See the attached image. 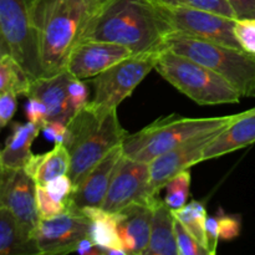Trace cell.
Here are the masks:
<instances>
[{"label":"cell","instance_id":"6da1fadb","mask_svg":"<svg viewBox=\"0 0 255 255\" xmlns=\"http://www.w3.org/2000/svg\"><path fill=\"white\" fill-rule=\"evenodd\" d=\"M172 32L152 0H107L91 17L81 41L114 42L138 55L163 50Z\"/></svg>","mask_w":255,"mask_h":255},{"label":"cell","instance_id":"7a4b0ae2","mask_svg":"<svg viewBox=\"0 0 255 255\" xmlns=\"http://www.w3.org/2000/svg\"><path fill=\"white\" fill-rule=\"evenodd\" d=\"M100 6L97 0H31L44 76L66 70L70 54Z\"/></svg>","mask_w":255,"mask_h":255},{"label":"cell","instance_id":"3957f363","mask_svg":"<svg viewBox=\"0 0 255 255\" xmlns=\"http://www.w3.org/2000/svg\"><path fill=\"white\" fill-rule=\"evenodd\" d=\"M128 132L121 126L117 109L91 102L75 112L67 124L65 146L70 153L69 176L74 188L115 147L124 143Z\"/></svg>","mask_w":255,"mask_h":255},{"label":"cell","instance_id":"277c9868","mask_svg":"<svg viewBox=\"0 0 255 255\" xmlns=\"http://www.w3.org/2000/svg\"><path fill=\"white\" fill-rule=\"evenodd\" d=\"M233 119L234 115L204 119H189L169 115L157 119L136 133H128L122 143L124 153L129 158L149 163L161 154L198 134L224 128Z\"/></svg>","mask_w":255,"mask_h":255},{"label":"cell","instance_id":"5b68a950","mask_svg":"<svg viewBox=\"0 0 255 255\" xmlns=\"http://www.w3.org/2000/svg\"><path fill=\"white\" fill-rule=\"evenodd\" d=\"M164 49L206 65L227 80L242 97H255V55L243 49L172 32Z\"/></svg>","mask_w":255,"mask_h":255},{"label":"cell","instance_id":"8992f818","mask_svg":"<svg viewBox=\"0 0 255 255\" xmlns=\"http://www.w3.org/2000/svg\"><path fill=\"white\" fill-rule=\"evenodd\" d=\"M157 72L179 92L201 106L239 104L242 96L224 77L193 59L164 49Z\"/></svg>","mask_w":255,"mask_h":255},{"label":"cell","instance_id":"52a82bcc","mask_svg":"<svg viewBox=\"0 0 255 255\" xmlns=\"http://www.w3.org/2000/svg\"><path fill=\"white\" fill-rule=\"evenodd\" d=\"M0 55H10L30 79L44 76L31 0H0Z\"/></svg>","mask_w":255,"mask_h":255},{"label":"cell","instance_id":"ba28073f","mask_svg":"<svg viewBox=\"0 0 255 255\" xmlns=\"http://www.w3.org/2000/svg\"><path fill=\"white\" fill-rule=\"evenodd\" d=\"M163 50L132 55L95 76L92 79L95 94L90 102L105 109H117L156 67Z\"/></svg>","mask_w":255,"mask_h":255},{"label":"cell","instance_id":"9c48e42d","mask_svg":"<svg viewBox=\"0 0 255 255\" xmlns=\"http://www.w3.org/2000/svg\"><path fill=\"white\" fill-rule=\"evenodd\" d=\"M156 6L173 32L242 49L234 34V22L237 19L193 7L166 6L159 4H156Z\"/></svg>","mask_w":255,"mask_h":255},{"label":"cell","instance_id":"30bf717a","mask_svg":"<svg viewBox=\"0 0 255 255\" xmlns=\"http://www.w3.org/2000/svg\"><path fill=\"white\" fill-rule=\"evenodd\" d=\"M158 196L151 192L149 163L122 156L101 208L117 213L132 204H152Z\"/></svg>","mask_w":255,"mask_h":255},{"label":"cell","instance_id":"8fae6325","mask_svg":"<svg viewBox=\"0 0 255 255\" xmlns=\"http://www.w3.org/2000/svg\"><path fill=\"white\" fill-rule=\"evenodd\" d=\"M0 206L11 212L27 238H34L40 223L36 183L24 168H0Z\"/></svg>","mask_w":255,"mask_h":255},{"label":"cell","instance_id":"7c38bea8","mask_svg":"<svg viewBox=\"0 0 255 255\" xmlns=\"http://www.w3.org/2000/svg\"><path fill=\"white\" fill-rule=\"evenodd\" d=\"M89 228L86 216L67 211L54 218L40 219L34 238L40 254L76 253L80 242L89 237Z\"/></svg>","mask_w":255,"mask_h":255},{"label":"cell","instance_id":"4fadbf2b","mask_svg":"<svg viewBox=\"0 0 255 255\" xmlns=\"http://www.w3.org/2000/svg\"><path fill=\"white\" fill-rule=\"evenodd\" d=\"M221 129L206 134H198L149 162L152 194L158 196L159 192L164 189L166 184L173 177L186 169H191L194 164L203 162L204 149Z\"/></svg>","mask_w":255,"mask_h":255},{"label":"cell","instance_id":"5bb4252c","mask_svg":"<svg viewBox=\"0 0 255 255\" xmlns=\"http://www.w3.org/2000/svg\"><path fill=\"white\" fill-rule=\"evenodd\" d=\"M132 55L128 47L114 42L80 41L70 54L66 70L75 79H94Z\"/></svg>","mask_w":255,"mask_h":255},{"label":"cell","instance_id":"9a60e30c","mask_svg":"<svg viewBox=\"0 0 255 255\" xmlns=\"http://www.w3.org/2000/svg\"><path fill=\"white\" fill-rule=\"evenodd\" d=\"M122 144L115 147L87 173L69 198V211L81 214L82 209L102 207L116 167L124 156Z\"/></svg>","mask_w":255,"mask_h":255},{"label":"cell","instance_id":"2e32d148","mask_svg":"<svg viewBox=\"0 0 255 255\" xmlns=\"http://www.w3.org/2000/svg\"><path fill=\"white\" fill-rule=\"evenodd\" d=\"M71 79V74L64 70L51 76H41L31 82L27 97L39 99L46 106L49 121H59L67 125L75 115L67 92Z\"/></svg>","mask_w":255,"mask_h":255},{"label":"cell","instance_id":"e0dca14e","mask_svg":"<svg viewBox=\"0 0 255 255\" xmlns=\"http://www.w3.org/2000/svg\"><path fill=\"white\" fill-rule=\"evenodd\" d=\"M152 204H132L115 213L120 238L127 255L146 254L151 238Z\"/></svg>","mask_w":255,"mask_h":255},{"label":"cell","instance_id":"ac0fdd59","mask_svg":"<svg viewBox=\"0 0 255 255\" xmlns=\"http://www.w3.org/2000/svg\"><path fill=\"white\" fill-rule=\"evenodd\" d=\"M255 143V107L234 115L231 124L216 134L204 149V161L226 156Z\"/></svg>","mask_w":255,"mask_h":255},{"label":"cell","instance_id":"d6986e66","mask_svg":"<svg viewBox=\"0 0 255 255\" xmlns=\"http://www.w3.org/2000/svg\"><path fill=\"white\" fill-rule=\"evenodd\" d=\"M174 224L173 211L158 197L152 204L151 238L144 255H179Z\"/></svg>","mask_w":255,"mask_h":255},{"label":"cell","instance_id":"ffe728a7","mask_svg":"<svg viewBox=\"0 0 255 255\" xmlns=\"http://www.w3.org/2000/svg\"><path fill=\"white\" fill-rule=\"evenodd\" d=\"M11 131L0 153V168H24L32 156V142L41 131V127L32 122H12Z\"/></svg>","mask_w":255,"mask_h":255},{"label":"cell","instance_id":"44dd1931","mask_svg":"<svg viewBox=\"0 0 255 255\" xmlns=\"http://www.w3.org/2000/svg\"><path fill=\"white\" fill-rule=\"evenodd\" d=\"M81 214L89 218V237L96 246L106 249L109 255H127L120 238L115 213L101 207H90L82 209Z\"/></svg>","mask_w":255,"mask_h":255},{"label":"cell","instance_id":"7402d4cb","mask_svg":"<svg viewBox=\"0 0 255 255\" xmlns=\"http://www.w3.org/2000/svg\"><path fill=\"white\" fill-rule=\"evenodd\" d=\"M36 186H46L50 181L70 171V153L65 144H55L51 151L32 154L24 167Z\"/></svg>","mask_w":255,"mask_h":255},{"label":"cell","instance_id":"603a6c76","mask_svg":"<svg viewBox=\"0 0 255 255\" xmlns=\"http://www.w3.org/2000/svg\"><path fill=\"white\" fill-rule=\"evenodd\" d=\"M0 254H40L35 238H27L22 233L15 217L4 206H0Z\"/></svg>","mask_w":255,"mask_h":255},{"label":"cell","instance_id":"cb8c5ba5","mask_svg":"<svg viewBox=\"0 0 255 255\" xmlns=\"http://www.w3.org/2000/svg\"><path fill=\"white\" fill-rule=\"evenodd\" d=\"M32 80L24 67L10 55H0V92L14 91L27 96Z\"/></svg>","mask_w":255,"mask_h":255},{"label":"cell","instance_id":"d4e9b609","mask_svg":"<svg viewBox=\"0 0 255 255\" xmlns=\"http://www.w3.org/2000/svg\"><path fill=\"white\" fill-rule=\"evenodd\" d=\"M173 214L177 221L181 222L184 228L196 238V241L208 251L206 236V221L208 214H207V209L203 202L193 199L182 208L174 209Z\"/></svg>","mask_w":255,"mask_h":255},{"label":"cell","instance_id":"484cf974","mask_svg":"<svg viewBox=\"0 0 255 255\" xmlns=\"http://www.w3.org/2000/svg\"><path fill=\"white\" fill-rule=\"evenodd\" d=\"M191 169L181 172L166 184L163 201L171 209H179L187 204L191 189Z\"/></svg>","mask_w":255,"mask_h":255},{"label":"cell","instance_id":"4316f807","mask_svg":"<svg viewBox=\"0 0 255 255\" xmlns=\"http://www.w3.org/2000/svg\"><path fill=\"white\" fill-rule=\"evenodd\" d=\"M154 4L166 5V6L193 7V9L208 10L217 14L237 19V15L227 0H152Z\"/></svg>","mask_w":255,"mask_h":255},{"label":"cell","instance_id":"83f0119b","mask_svg":"<svg viewBox=\"0 0 255 255\" xmlns=\"http://www.w3.org/2000/svg\"><path fill=\"white\" fill-rule=\"evenodd\" d=\"M36 202L40 219L54 218L69 211V201L55 198L45 186H36Z\"/></svg>","mask_w":255,"mask_h":255},{"label":"cell","instance_id":"f1b7e54d","mask_svg":"<svg viewBox=\"0 0 255 255\" xmlns=\"http://www.w3.org/2000/svg\"><path fill=\"white\" fill-rule=\"evenodd\" d=\"M176 218V217H174ZM177 248L179 255H209L208 251L196 241L193 236L184 228L183 224L176 219L174 224Z\"/></svg>","mask_w":255,"mask_h":255},{"label":"cell","instance_id":"f546056e","mask_svg":"<svg viewBox=\"0 0 255 255\" xmlns=\"http://www.w3.org/2000/svg\"><path fill=\"white\" fill-rule=\"evenodd\" d=\"M234 34L242 49L255 55V19H237Z\"/></svg>","mask_w":255,"mask_h":255},{"label":"cell","instance_id":"4dcf8cb0","mask_svg":"<svg viewBox=\"0 0 255 255\" xmlns=\"http://www.w3.org/2000/svg\"><path fill=\"white\" fill-rule=\"evenodd\" d=\"M219 237L223 241H233L239 237L242 229L241 217L224 213L223 209L218 211Z\"/></svg>","mask_w":255,"mask_h":255},{"label":"cell","instance_id":"1f68e13d","mask_svg":"<svg viewBox=\"0 0 255 255\" xmlns=\"http://www.w3.org/2000/svg\"><path fill=\"white\" fill-rule=\"evenodd\" d=\"M67 92H69L70 104H71L75 112L81 110L82 107H85L90 102L89 89H87L84 80L75 79V77L72 76V79L70 80L69 82V86H67Z\"/></svg>","mask_w":255,"mask_h":255},{"label":"cell","instance_id":"d6a6232c","mask_svg":"<svg viewBox=\"0 0 255 255\" xmlns=\"http://www.w3.org/2000/svg\"><path fill=\"white\" fill-rule=\"evenodd\" d=\"M17 95L14 91L0 92V126L10 124L17 109Z\"/></svg>","mask_w":255,"mask_h":255},{"label":"cell","instance_id":"836d02e7","mask_svg":"<svg viewBox=\"0 0 255 255\" xmlns=\"http://www.w3.org/2000/svg\"><path fill=\"white\" fill-rule=\"evenodd\" d=\"M45 188L55 198L61 199V201H69L70 196H71L72 191H74V183H72L69 174H64V176H60L50 181L45 186Z\"/></svg>","mask_w":255,"mask_h":255},{"label":"cell","instance_id":"e575fe53","mask_svg":"<svg viewBox=\"0 0 255 255\" xmlns=\"http://www.w3.org/2000/svg\"><path fill=\"white\" fill-rule=\"evenodd\" d=\"M25 116L27 121L42 127L49 119H47V109L39 99L29 97L26 105H25Z\"/></svg>","mask_w":255,"mask_h":255},{"label":"cell","instance_id":"d590c367","mask_svg":"<svg viewBox=\"0 0 255 255\" xmlns=\"http://www.w3.org/2000/svg\"><path fill=\"white\" fill-rule=\"evenodd\" d=\"M45 138L52 141L55 144H64L67 134V125L59 121H47L41 127Z\"/></svg>","mask_w":255,"mask_h":255},{"label":"cell","instance_id":"8d00e7d4","mask_svg":"<svg viewBox=\"0 0 255 255\" xmlns=\"http://www.w3.org/2000/svg\"><path fill=\"white\" fill-rule=\"evenodd\" d=\"M206 236L207 244H208V252L211 255L217 253L219 243V219L218 214L217 216H208L206 221Z\"/></svg>","mask_w":255,"mask_h":255},{"label":"cell","instance_id":"74e56055","mask_svg":"<svg viewBox=\"0 0 255 255\" xmlns=\"http://www.w3.org/2000/svg\"><path fill=\"white\" fill-rule=\"evenodd\" d=\"M237 19H255V0H227Z\"/></svg>","mask_w":255,"mask_h":255},{"label":"cell","instance_id":"f35d334b","mask_svg":"<svg viewBox=\"0 0 255 255\" xmlns=\"http://www.w3.org/2000/svg\"><path fill=\"white\" fill-rule=\"evenodd\" d=\"M97 1H99V2H101V4H102V2H105V1H107V0H97Z\"/></svg>","mask_w":255,"mask_h":255}]
</instances>
